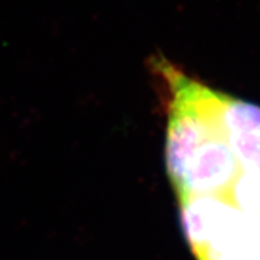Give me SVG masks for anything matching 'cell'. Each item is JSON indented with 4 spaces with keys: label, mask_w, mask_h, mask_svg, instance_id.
I'll return each mask as SVG.
<instances>
[{
    "label": "cell",
    "mask_w": 260,
    "mask_h": 260,
    "mask_svg": "<svg viewBox=\"0 0 260 260\" xmlns=\"http://www.w3.org/2000/svg\"><path fill=\"white\" fill-rule=\"evenodd\" d=\"M165 162L195 260H260V106L152 58Z\"/></svg>",
    "instance_id": "obj_1"
}]
</instances>
